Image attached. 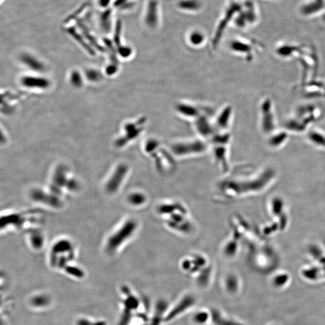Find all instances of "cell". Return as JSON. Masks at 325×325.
<instances>
[{
	"label": "cell",
	"instance_id": "1",
	"mask_svg": "<svg viewBox=\"0 0 325 325\" xmlns=\"http://www.w3.org/2000/svg\"><path fill=\"white\" fill-rule=\"evenodd\" d=\"M157 216L170 231L184 237H190L196 231L195 222L187 206L177 199L159 202L155 207Z\"/></svg>",
	"mask_w": 325,
	"mask_h": 325
},
{
	"label": "cell",
	"instance_id": "2",
	"mask_svg": "<svg viewBox=\"0 0 325 325\" xmlns=\"http://www.w3.org/2000/svg\"><path fill=\"white\" fill-rule=\"evenodd\" d=\"M143 151L153 160L154 166L159 173L168 174L174 171L176 167L175 157L169 149L164 148L156 138H149L143 145Z\"/></svg>",
	"mask_w": 325,
	"mask_h": 325
},
{
	"label": "cell",
	"instance_id": "3",
	"mask_svg": "<svg viewBox=\"0 0 325 325\" xmlns=\"http://www.w3.org/2000/svg\"><path fill=\"white\" fill-rule=\"evenodd\" d=\"M321 110L313 105L298 108L295 115L286 122V129L290 133H300L311 129L310 127L321 117Z\"/></svg>",
	"mask_w": 325,
	"mask_h": 325
},
{
	"label": "cell",
	"instance_id": "4",
	"mask_svg": "<svg viewBox=\"0 0 325 325\" xmlns=\"http://www.w3.org/2000/svg\"><path fill=\"white\" fill-rule=\"evenodd\" d=\"M140 228V222L135 217L127 218L110 237L107 244V250L114 254L136 235Z\"/></svg>",
	"mask_w": 325,
	"mask_h": 325
},
{
	"label": "cell",
	"instance_id": "5",
	"mask_svg": "<svg viewBox=\"0 0 325 325\" xmlns=\"http://www.w3.org/2000/svg\"><path fill=\"white\" fill-rule=\"evenodd\" d=\"M231 139L228 133H217L209 140L213 159L223 174L230 171L228 160V145Z\"/></svg>",
	"mask_w": 325,
	"mask_h": 325
},
{
	"label": "cell",
	"instance_id": "6",
	"mask_svg": "<svg viewBox=\"0 0 325 325\" xmlns=\"http://www.w3.org/2000/svg\"><path fill=\"white\" fill-rule=\"evenodd\" d=\"M209 147V142L199 138L198 139L177 141L172 143L169 149L175 159H185L201 156L206 153Z\"/></svg>",
	"mask_w": 325,
	"mask_h": 325
},
{
	"label": "cell",
	"instance_id": "7",
	"mask_svg": "<svg viewBox=\"0 0 325 325\" xmlns=\"http://www.w3.org/2000/svg\"><path fill=\"white\" fill-rule=\"evenodd\" d=\"M244 1L242 0H231L228 2L227 6L222 15V18L219 21L217 25V27L216 29L214 37L213 39V47L217 49L222 39L223 33L231 23L234 22L237 15L241 10L244 5Z\"/></svg>",
	"mask_w": 325,
	"mask_h": 325
},
{
	"label": "cell",
	"instance_id": "8",
	"mask_svg": "<svg viewBox=\"0 0 325 325\" xmlns=\"http://www.w3.org/2000/svg\"><path fill=\"white\" fill-rule=\"evenodd\" d=\"M259 18V10L255 1L244 0L243 7L237 15L233 24L236 27L245 30L256 25Z\"/></svg>",
	"mask_w": 325,
	"mask_h": 325
},
{
	"label": "cell",
	"instance_id": "9",
	"mask_svg": "<svg viewBox=\"0 0 325 325\" xmlns=\"http://www.w3.org/2000/svg\"><path fill=\"white\" fill-rule=\"evenodd\" d=\"M260 127L266 134L276 130L277 121L275 106L270 98H264L260 105Z\"/></svg>",
	"mask_w": 325,
	"mask_h": 325
},
{
	"label": "cell",
	"instance_id": "10",
	"mask_svg": "<svg viewBox=\"0 0 325 325\" xmlns=\"http://www.w3.org/2000/svg\"><path fill=\"white\" fill-rule=\"evenodd\" d=\"M230 50L236 54L243 57L246 60L251 61L254 59L255 53L258 49L262 48V45L254 40L246 38H236L230 42Z\"/></svg>",
	"mask_w": 325,
	"mask_h": 325
},
{
	"label": "cell",
	"instance_id": "11",
	"mask_svg": "<svg viewBox=\"0 0 325 325\" xmlns=\"http://www.w3.org/2000/svg\"><path fill=\"white\" fill-rule=\"evenodd\" d=\"M144 21L151 30L159 27L161 21V10L159 0H148L146 4Z\"/></svg>",
	"mask_w": 325,
	"mask_h": 325
},
{
	"label": "cell",
	"instance_id": "12",
	"mask_svg": "<svg viewBox=\"0 0 325 325\" xmlns=\"http://www.w3.org/2000/svg\"><path fill=\"white\" fill-rule=\"evenodd\" d=\"M206 108L200 105L188 102H180L175 106V110L180 116L185 119L189 120H196L202 116L209 114L206 113Z\"/></svg>",
	"mask_w": 325,
	"mask_h": 325
},
{
	"label": "cell",
	"instance_id": "13",
	"mask_svg": "<svg viewBox=\"0 0 325 325\" xmlns=\"http://www.w3.org/2000/svg\"><path fill=\"white\" fill-rule=\"evenodd\" d=\"M129 167L125 164H121L113 173L110 179L107 184V189L111 193L118 191L129 175Z\"/></svg>",
	"mask_w": 325,
	"mask_h": 325
},
{
	"label": "cell",
	"instance_id": "14",
	"mask_svg": "<svg viewBox=\"0 0 325 325\" xmlns=\"http://www.w3.org/2000/svg\"><path fill=\"white\" fill-rule=\"evenodd\" d=\"M305 47L290 43H284L279 45L276 49V54L279 57L289 59L301 54L304 50Z\"/></svg>",
	"mask_w": 325,
	"mask_h": 325
},
{
	"label": "cell",
	"instance_id": "15",
	"mask_svg": "<svg viewBox=\"0 0 325 325\" xmlns=\"http://www.w3.org/2000/svg\"><path fill=\"white\" fill-rule=\"evenodd\" d=\"M149 196L145 191L135 190L129 194L127 198L128 204L135 209H141L145 207L149 202Z\"/></svg>",
	"mask_w": 325,
	"mask_h": 325
},
{
	"label": "cell",
	"instance_id": "16",
	"mask_svg": "<svg viewBox=\"0 0 325 325\" xmlns=\"http://www.w3.org/2000/svg\"><path fill=\"white\" fill-rule=\"evenodd\" d=\"M146 123L145 118L141 119L139 121L135 122V124L131 123L126 125L125 130H126V135H125L124 138V145L127 143L128 141L135 139L138 135H140L144 129L143 125Z\"/></svg>",
	"mask_w": 325,
	"mask_h": 325
},
{
	"label": "cell",
	"instance_id": "17",
	"mask_svg": "<svg viewBox=\"0 0 325 325\" xmlns=\"http://www.w3.org/2000/svg\"><path fill=\"white\" fill-rule=\"evenodd\" d=\"M232 114L233 108L231 107L226 106L221 110L214 124L216 130L217 129L220 131H225L227 129L231 121Z\"/></svg>",
	"mask_w": 325,
	"mask_h": 325
},
{
	"label": "cell",
	"instance_id": "18",
	"mask_svg": "<svg viewBox=\"0 0 325 325\" xmlns=\"http://www.w3.org/2000/svg\"><path fill=\"white\" fill-rule=\"evenodd\" d=\"M239 234L234 231L233 235L226 240L222 246V252L225 257H233L237 254L239 248Z\"/></svg>",
	"mask_w": 325,
	"mask_h": 325
},
{
	"label": "cell",
	"instance_id": "19",
	"mask_svg": "<svg viewBox=\"0 0 325 325\" xmlns=\"http://www.w3.org/2000/svg\"><path fill=\"white\" fill-rule=\"evenodd\" d=\"M268 139L269 145L271 148H278L283 146L289 138L290 132L287 130H275L271 133Z\"/></svg>",
	"mask_w": 325,
	"mask_h": 325
},
{
	"label": "cell",
	"instance_id": "20",
	"mask_svg": "<svg viewBox=\"0 0 325 325\" xmlns=\"http://www.w3.org/2000/svg\"><path fill=\"white\" fill-rule=\"evenodd\" d=\"M309 142L317 147L325 149V132L319 129H311L307 132Z\"/></svg>",
	"mask_w": 325,
	"mask_h": 325
},
{
	"label": "cell",
	"instance_id": "21",
	"mask_svg": "<svg viewBox=\"0 0 325 325\" xmlns=\"http://www.w3.org/2000/svg\"><path fill=\"white\" fill-rule=\"evenodd\" d=\"M177 7L184 12L197 13L202 9V3L199 0H180Z\"/></svg>",
	"mask_w": 325,
	"mask_h": 325
},
{
	"label": "cell",
	"instance_id": "22",
	"mask_svg": "<svg viewBox=\"0 0 325 325\" xmlns=\"http://www.w3.org/2000/svg\"><path fill=\"white\" fill-rule=\"evenodd\" d=\"M206 34L201 30H193L189 32L187 36V41L189 45L194 48L203 46L206 42Z\"/></svg>",
	"mask_w": 325,
	"mask_h": 325
},
{
	"label": "cell",
	"instance_id": "23",
	"mask_svg": "<svg viewBox=\"0 0 325 325\" xmlns=\"http://www.w3.org/2000/svg\"><path fill=\"white\" fill-rule=\"evenodd\" d=\"M50 300L45 295L39 294L34 296L30 300L31 305L37 308H43L49 305Z\"/></svg>",
	"mask_w": 325,
	"mask_h": 325
},
{
	"label": "cell",
	"instance_id": "24",
	"mask_svg": "<svg viewBox=\"0 0 325 325\" xmlns=\"http://www.w3.org/2000/svg\"><path fill=\"white\" fill-rule=\"evenodd\" d=\"M24 84L28 87H45L48 86V82L46 81H44L43 79H36V78H26L23 81Z\"/></svg>",
	"mask_w": 325,
	"mask_h": 325
},
{
	"label": "cell",
	"instance_id": "25",
	"mask_svg": "<svg viewBox=\"0 0 325 325\" xmlns=\"http://www.w3.org/2000/svg\"><path fill=\"white\" fill-rule=\"evenodd\" d=\"M192 303V299H190V298H188V299L184 300L183 302L180 303V305L178 306V307L175 308L174 312L170 313L169 317H168L167 319H171L173 318V317H175L176 314L180 313L182 312V311H183L182 310H185V309L189 307V305H190Z\"/></svg>",
	"mask_w": 325,
	"mask_h": 325
},
{
	"label": "cell",
	"instance_id": "26",
	"mask_svg": "<svg viewBox=\"0 0 325 325\" xmlns=\"http://www.w3.org/2000/svg\"><path fill=\"white\" fill-rule=\"evenodd\" d=\"M77 325H107L103 321H94L87 318H81L78 320Z\"/></svg>",
	"mask_w": 325,
	"mask_h": 325
},
{
	"label": "cell",
	"instance_id": "27",
	"mask_svg": "<svg viewBox=\"0 0 325 325\" xmlns=\"http://www.w3.org/2000/svg\"><path fill=\"white\" fill-rule=\"evenodd\" d=\"M321 16V19L322 21V23H323L324 25H325V10L323 13H322Z\"/></svg>",
	"mask_w": 325,
	"mask_h": 325
}]
</instances>
